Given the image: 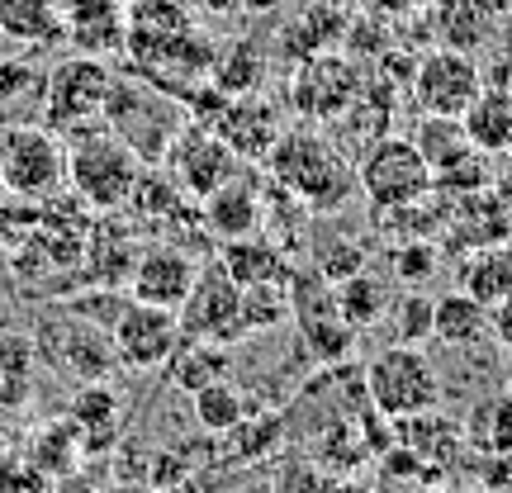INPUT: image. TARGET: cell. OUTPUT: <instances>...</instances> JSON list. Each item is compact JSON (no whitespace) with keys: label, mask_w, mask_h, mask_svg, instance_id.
I'll use <instances>...</instances> for the list:
<instances>
[{"label":"cell","mask_w":512,"mask_h":493,"mask_svg":"<svg viewBox=\"0 0 512 493\" xmlns=\"http://www.w3.org/2000/svg\"><path fill=\"white\" fill-rule=\"evenodd\" d=\"M0 190L19 200H53L67 190V138L48 124L0 128Z\"/></svg>","instance_id":"cell-6"},{"label":"cell","mask_w":512,"mask_h":493,"mask_svg":"<svg viewBox=\"0 0 512 493\" xmlns=\"http://www.w3.org/2000/svg\"><path fill=\"white\" fill-rule=\"evenodd\" d=\"M195 275H200V261L185 247H176V242H147L138 252V261H133V271H128V299H143V304L181 313Z\"/></svg>","instance_id":"cell-13"},{"label":"cell","mask_w":512,"mask_h":493,"mask_svg":"<svg viewBox=\"0 0 512 493\" xmlns=\"http://www.w3.org/2000/svg\"><path fill=\"white\" fill-rule=\"evenodd\" d=\"M181 332L195 337V342H219V347H233L247 332V313H242V285L223 271V261H204L195 285L181 304Z\"/></svg>","instance_id":"cell-8"},{"label":"cell","mask_w":512,"mask_h":493,"mask_svg":"<svg viewBox=\"0 0 512 493\" xmlns=\"http://www.w3.org/2000/svg\"><path fill=\"white\" fill-rule=\"evenodd\" d=\"M219 261L242 290H247V285H285V280H290V261H285V252H280L275 242H266L261 233L228 238L219 247Z\"/></svg>","instance_id":"cell-19"},{"label":"cell","mask_w":512,"mask_h":493,"mask_svg":"<svg viewBox=\"0 0 512 493\" xmlns=\"http://www.w3.org/2000/svg\"><path fill=\"white\" fill-rule=\"evenodd\" d=\"M427 342H437L446 351H475L484 342H494V309L489 304H479L475 294L446 290L432 299V337Z\"/></svg>","instance_id":"cell-17"},{"label":"cell","mask_w":512,"mask_h":493,"mask_svg":"<svg viewBox=\"0 0 512 493\" xmlns=\"http://www.w3.org/2000/svg\"><path fill=\"white\" fill-rule=\"evenodd\" d=\"M328 5H337V10H361V5H370V0H328Z\"/></svg>","instance_id":"cell-40"},{"label":"cell","mask_w":512,"mask_h":493,"mask_svg":"<svg viewBox=\"0 0 512 493\" xmlns=\"http://www.w3.org/2000/svg\"><path fill=\"white\" fill-rule=\"evenodd\" d=\"M72 427L81 432V446H110L114 432H119V399H114V389L91 384L72 403Z\"/></svg>","instance_id":"cell-28"},{"label":"cell","mask_w":512,"mask_h":493,"mask_svg":"<svg viewBox=\"0 0 512 493\" xmlns=\"http://www.w3.org/2000/svg\"><path fill=\"white\" fill-rule=\"evenodd\" d=\"M465 441L479 456L489 460H512V394L498 389L489 399H479L465 418Z\"/></svg>","instance_id":"cell-24"},{"label":"cell","mask_w":512,"mask_h":493,"mask_svg":"<svg viewBox=\"0 0 512 493\" xmlns=\"http://www.w3.org/2000/svg\"><path fill=\"white\" fill-rule=\"evenodd\" d=\"M366 394L375 403V413L389 422H408L441 408V370L432 366V356L418 342H394L370 356L366 366Z\"/></svg>","instance_id":"cell-4"},{"label":"cell","mask_w":512,"mask_h":493,"mask_svg":"<svg viewBox=\"0 0 512 493\" xmlns=\"http://www.w3.org/2000/svg\"><path fill=\"white\" fill-rule=\"evenodd\" d=\"M200 223L219 242L261 233V223H266V195L256 190V181L238 166L219 190H209V195L200 200Z\"/></svg>","instance_id":"cell-16"},{"label":"cell","mask_w":512,"mask_h":493,"mask_svg":"<svg viewBox=\"0 0 512 493\" xmlns=\"http://www.w3.org/2000/svg\"><path fill=\"white\" fill-rule=\"evenodd\" d=\"M48 493H105L95 479H86V475H76V470H67V475H57L53 479V489Z\"/></svg>","instance_id":"cell-36"},{"label":"cell","mask_w":512,"mask_h":493,"mask_svg":"<svg viewBox=\"0 0 512 493\" xmlns=\"http://www.w3.org/2000/svg\"><path fill=\"white\" fill-rule=\"evenodd\" d=\"M332 299H337V313L347 318L351 328H375L389 309V290H384L380 275L370 271H351L332 285Z\"/></svg>","instance_id":"cell-25"},{"label":"cell","mask_w":512,"mask_h":493,"mask_svg":"<svg viewBox=\"0 0 512 493\" xmlns=\"http://www.w3.org/2000/svg\"><path fill=\"white\" fill-rule=\"evenodd\" d=\"M34 223H38L34 200H19L10 190H0V252H15L19 242L34 233Z\"/></svg>","instance_id":"cell-33"},{"label":"cell","mask_w":512,"mask_h":493,"mask_svg":"<svg viewBox=\"0 0 512 493\" xmlns=\"http://www.w3.org/2000/svg\"><path fill=\"white\" fill-rule=\"evenodd\" d=\"M0 48H5V38H0Z\"/></svg>","instance_id":"cell-44"},{"label":"cell","mask_w":512,"mask_h":493,"mask_svg":"<svg viewBox=\"0 0 512 493\" xmlns=\"http://www.w3.org/2000/svg\"><path fill=\"white\" fill-rule=\"evenodd\" d=\"M366 76H356L351 57L342 53H309L294 62L290 76V110L304 114L309 124H328V119H342L351 110V100L361 95Z\"/></svg>","instance_id":"cell-10"},{"label":"cell","mask_w":512,"mask_h":493,"mask_svg":"<svg viewBox=\"0 0 512 493\" xmlns=\"http://www.w3.org/2000/svg\"><path fill=\"white\" fill-rule=\"evenodd\" d=\"M62 10V38L76 53L110 57L128 43V10L124 0H57Z\"/></svg>","instance_id":"cell-15"},{"label":"cell","mask_w":512,"mask_h":493,"mask_svg":"<svg viewBox=\"0 0 512 493\" xmlns=\"http://www.w3.org/2000/svg\"><path fill=\"white\" fill-rule=\"evenodd\" d=\"M181 337V313L143 304V299H124L110 323L114 356L133 370H166V361L181 347Z\"/></svg>","instance_id":"cell-12"},{"label":"cell","mask_w":512,"mask_h":493,"mask_svg":"<svg viewBox=\"0 0 512 493\" xmlns=\"http://www.w3.org/2000/svg\"><path fill=\"white\" fill-rule=\"evenodd\" d=\"M190 399H195V418H200L204 432H238L242 422H247V413H252L247 394H242L228 375L214 384H204V389H195Z\"/></svg>","instance_id":"cell-27"},{"label":"cell","mask_w":512,"mask_h":493,"mask_svg":"<svg viewBox=\"0 0 512 493\" xmlns=\"http://www.w3.org/2000/svg\"><path fill=\"white\" fill-rule=\"evenodd\" d=\"M166 370H171V380L181 384L185 394H195V389H204V384H214L228 375V347L181 337V347H176V356L166 361Z\"/></svg>","instance_id":"cell-26"},{"label":"cell","mask_w":512,"mask_h":493,"mask_svg":"<svg viewBox=\"0 0 512 493\" xmlns=\"http://www.w3.org/2000/svg\"><path fill=\"white\" fill-rule=\"evenodd\" d=\"M494 347H503L512 356V294L503 304H494Z\"/></svg>","instance_id":"cell-35"},{"label":"cell","mask_w":512,"mask_h":493,"mask_svg":"<svg viewBox=\"0 0 512 493\" xmlns=\"http://www.w3.org/2000/svg\"><path fill=\"white\" fill-rule=\"evenodd\" d=\"M427 493H451V489H427Z\"/></svg>","instance_id":"cell-43"},{"label":"cell","mask_w":512,"mask_h":493,"mask_svg":"<svg viewBox=\"0 0 512 493\" xmlns=\"http://www.w3.org/2000/svg\"><path fill=\"white\" fill-rule=\"evenodd\" d=\"M394 5H399V10H413V15H427L437 0H394Z\"/></svg>","instance_id":"cell-39"},{"label":"cell","mask_w":512,"mask_h":493,"mask_svg":"<svg viewBox=\"0 0 512 493\" xmlns=\"http://www.w3.org/2000/svg\"><path fill=\"white\" fill-rule=\"evenodd\" d=\"M43 72L48 67H38L29 57H0V110H10L24 95L43 91Z\"/></svg>","instance_id":"cell-32"},{"label":"cell","mask_w":512,"mask_h":493,"mask_svg":"<svg viewBox=\"0 0 512 493\" xmlns=\"http://www.w3.org/2000/svg\"><path fill=\"white\" fill-rule=\"evenodd\" d=\"M0 38L10 48H48L62 38L57 0H0Z\"/></svg>","instance_id":"cell-22"},{"label":"cell","mask_w":512,"mask_h":493,"mask_svg":"<svg viewBox=\"0 0 512 493\" xmlns=\"http://www.w3.org/2000/svg\"><path fill=\"white\" fill-rule=\"evenodd\" d=\"M143 166H147L143 157L105 124L67 138V190L91 214H119V209H128Z\"/></svg>","instance_id":"cell-2"},{"label":"cell","mask_w":512,"mask_h":493,"mask_svg":"<svg viewBox=\"0 0 512 493\" xmlns=\"http://www.w3.org/2000/svg\"><path fill=\"white\" fill-rule=\"evenodd\" d=\"M266 162H271V176L294 200H304L309 209H323V214H337L356 190V166L318 128H285Z\"/></svg>","instance_id":"cell-1"},{"label":"cell","mask_w":512,"mask_h":493,"mask_svg":"<svg viewBox=\"0 0 512 493\" xmlns=\"http://www.w3.org/2000/svg\"><path fill=\"white\" fill-rule=\"evenodd\" d=\"M290 0H242V10L247 15H275V10H285Z\"/></svg>","instance_id":"cell-38"},{"label":"cell","mask_w":512,"mask_h":493,"mask_svg":"<svg viewBox=\"0 0 512 493\" xmlns=\"http://www.w3.org/2000/svg\"><path fill=\"white\" fill-rule=\"evenodd\" d=\"M498 5H503V10H508V15H512V0H498Z\"/></svg>","instance_id":"cell-41"},{"label":"cell","mask_w":512,"mask_h":493,"mask_svg":"<svg viewBox=\"0 0 512 493\" xmlns=\"http://www.w3.org/2000/svg\"><path fill=\"white\" fill-rule=\"evenodd\" d=\"M384 318L394 323V342H427L432 337V299H422V294L389 299Z\"/></svg>","instance_id":"cell-31"},{"label":"cell","mask_w":512,"mask_h":493,"mask_svg":"<svg viewBox=\"0 0 512 493\" xmlns=\"http://www.w3.org/2000/svg\"><path fill=\"white\" fill-rule=\"evenodd\" d=\"M456 285L465 294H475L479 304H503L512 294V242H489V247H475V252L460 261Z\"/></svg>","instance_id":"cell-21"},{"label":"cell","mask_w":512,"mask_h":493,"mask_svg":"<svg viewBox=\"0 0 512 493\" xmlns=\"http://www.w3.org/2000/svg\"><path fill=\"white\" fill-rule=\"evenodd\" d=\"M261 76H266V57H261L252 43L242 38V43H228V48L214 57V72H209V81H214L223 95H247V91H256V86H261Z\"/></svg>","instance_id":"cell-30"},{"label":"cell","mask_w":512,"mask_h":493,"mask_svg":"<svg viewBox=\"0 0 512 493\" xmlns=\"http://www.w3.org/2000/svg\"><path fill=\"white\" fill-rule=\"evenodd\" d=\"M238 166H242L238 152L223 143L209 124H195V119H185L181 133H176V138L166 143V152H162V171L181 185L195 204H200L209 190H219Z\"/></svg>","instance_id":"cell-11"},{"label":"cell","mask_w":512,"mask_h":493,"mask_svg":"<svg viewBox=\"0 0 512 493\" xmlns=\"http://www.w3.org/2000/svg\"><path fill=\"white\" fill-rule=\"evenodd\" d=\"M413 143L422 147V157H427V166H432V176H441L446 166H456L460 157H470L475 152V143H470V133H465V124L460 119H422V128L413 133Z\"/></svg>","instance_id":"cell-29"},{"label":"cell","mask_w":512,"mask_h":493,"mask_svg":"<svg viewBox=\"0 0 512 493\" xmlns=\"http://www.w3.org/2000/svg\"><path fill=\"white\" fill-rule=\"evenodd\" d=\"M460 124H465V133H470V143H475L479 152H489V157L512 152V91L484 81V91L475 95V105L465 110Z\"/></svg>","instance_id":"cell-23"},{"label":"cell","mask_w":512,"mask_h":493,"mask_svg":"<svg viewBox=\"0 0 512 493\" xmlns=\"http://www.w3.org/2000/svg\"><path fill=\"white\" fill-rule=\"evenodd\" d=\"M200 19H233L242 15V0H195Z\"/></svg>","instance_id":"cell-37"},{"label":"cell","mask_w":512,"mask_h":493,"mask_svg":"<svg viewBox=\"0 0 512 493\" xmlns=\"http://www.w3.org/2000/svg\"><path fill=\"white\" fill-rule=\"evenodd\" d=\"M503 389H508V394H512V370H508V384H503Z\"/></svg>","instance_id":"cell-42"},{"label":"cell","mask_w":512,"mask_h":493,"mask_svg":"<svg viewBox=\"0 0 512 493\" xmlns=\"http://www.w3.org/2000/svg\"><path fill=\"white\" fill-rule=\"evenodd\" d=\"M114 86L110 57L95 53H67L62 62H53L43 72V124L57 128L62 138H76L86 128L105 124V100Z\"/></svg>","instance_id":"cell-3"},{"label":"cell","mask_w":512,"mask_h":493,"mask_svg":"<svg viewBox=\"0 0 512 493\" xmlns=\"http://www.w3.org/2000/svg\"><path fill=\"white\" fill-rule=\"evenodd\" d=\"M427 261H437V247H427V242H418V247L408 242V247L394 252V266H399V275L408 280V285H422V275L432 271Z\"/></svg>","instance_id":"cell-34"},{"label":"cell","mask_w":512,"mask_h":493,"mask_svg":"<svg viewBox=\"0 0 512 493\" xmlns=\"http://www.w3.org/2000/svg\"><path fill=\"white\" fill-rule=\"evenodd\" d=\"M124 10H128V43H162V38H181L190 29H200L195 0H124Z\"/></svg>","instance_id":"cell-20"},{"label":"cell","mask_w":512,"mask_h":493,"mask_svg":"<svg viewBox=\"0 0 512 493\" xmlns=\"http://www.w3.org/2000/svg\"><path fill=\"white\" fill-rule=\"evenodd\" d=\"M356 190L366 195L375 214H389V209H408V204H422L427 195H437V176H432V166H427L413 138L384 133L356 162Z\"/></svg>","instance_id":"cell-5"},{"label":"cell","mask_w":512,"mask_h":493,"mask_svg":"<svg viewBox=\"0 0 512 493\" xmlns=\"http://www.w3.org/2000/svg\"><path fill=\"white\" fill-rule=\"evenodd\" d=\"M432 34L446 43V48H460V53H479L489 48L503 29V5L498 0H437L432 10Z\"/></svg>","instance_id":"cell-18"},{"label":"cell","mask_w":512,"mask_h":493,"mask_svg":"<svg viewBox=\"0 0 512 493\" xmlns=\"http://www.w3.org/2000/svg\"><path fill=\"white\" fill-rule=\"evenodd\" d=\"M479 91H484V67L475 62V53L441 43L432 53H422L413 67V100L432 119H465Z\"/></svg>","instance_id":"cell-9"},{"label":"cell","mask_w":512,"mask_h":493,"mask_svg":"<svg viewBox=\"0 0 512 493\" xmlns=\"http://www.w3.org/2000/svg\"><path fill=\"white\" fill-rule=\"evenodd\" d=\"M185 114L176 95L157 91L147 76H114L105 100V128H114L143 162H162L166 143L181 133Z\"/></svg>","instance_id":"cell-7"},{"label":"cell","mask_w":512,"mask_h":493,"mask_svg":"<svg viewBox=\"0 0 512 493\" xmlns=\"http://www.w3.org/2000/svg\"><path fill=\"white\" fill-rule=\"evenodd\" d=\"M209 128L238 152V162H266L271 147L280 143V133H285V114H280V105H271L266 95L247 91V95H228L219 119Z\"/></svg>","instance_id":"cell-14"}]
</instances>
